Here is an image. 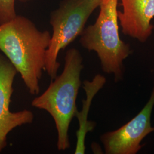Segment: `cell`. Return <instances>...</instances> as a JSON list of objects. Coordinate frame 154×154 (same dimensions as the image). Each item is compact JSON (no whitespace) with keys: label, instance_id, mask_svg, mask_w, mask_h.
I'll return each instance as SVG.
<instances>
[{"label":"cell","instance_id":"1","mask_svg":"<svg viewBox=\"0 0 154 154\" xmlns=\"http://www.w3.org/2000/svg\"><path fill=\"white\" fill-rule=\"evenodd\" d=\"M51 36L49 32L39 30L30 20L22 16L17 15L0 25V50L20 73L32 95L40 93Z\"/></svg>","mask_w":154,"mask_h":154},{"label":"cell","instance_id":"2","mask_svg":"<svg viewBox=\"0 0 154 154\" xmlns=\"http://www.w3.org/2000/svg\"><path fill=\"white\" fill-rule=\"evenodd\" d=\"M83 68L79 51L74 48L68 50L62 72L52 79L44 92L32 102L33 107L46 111L53 118L57 131V147L59 151H64L70 147L69 130L78 111L77 99Z\"/></svg>","mask_w":154,"mask_h":154},{"label":"cell","instance_id":"3","mask_svg":"<svg viewBox=\"0 0 154 154\" xmlns=\"http://www.w3.org/2000/svg\"><path fill=\"white\" fill-rule=\"evenodd\" d=\"M118 1L101 0L96 21L84 29L79 39L83 48L97 53L103 72L114 75L116 82L123 79V61L132 53L119 36Z\"/></svg>","mask_w":154,"mask_h":154},{"label":"cell","instance_id":"4","mask_svg":"<svg viewBox=\"0 0 154 154\" xmlns=\"http://www.w3.org/2000/svg\"><path fill=\"white\" fill-rule=\"evenodd\" d=\"M101 0H63L50 15L52 27L49 46L46 51L45 71L51 80L57 75L61 63L58 57L64 49L80 36L89 17Z\"/></svg>","mask_w":154,"mask_h":154},{"label":"cell","instance_id":"5","mask_svg":"<svg viewBox=\"0 0 154 154\" xmlns=\"http://www.w3.org/2000/svg\"><path fill=\"white\" fill-rule=\"evenodd\" d=\"M154 107V87L146 105L137 116L119 128L105 132L100 137L107 154H137L144 145L141 143L154 131L151 118Z\"/></svg>","mask_w":154,"mask_h":154},{"label":"cell","instance_id":"6","mask_svg":"<svg viewBox=\"0 0 154 154\" xmlns=\"http://www.w3.org/2000/svg\"><path fill=\"white\" fill-rule=\"evenodd\" d=\"M17 72L9 60L0 53V152L7 146L9 133L17 127L32 123L34 118L30 110L11 112L9 109Z\"/></svg>","mask_w":154,"mask_h":154},{"label":"cell","instance_id":"7","mask_svg":"<svg viewBox=\"0 0 154 154\" xmlns=\"http://www.w3.org/2000/svg\"><path fill=\"white\" fill-rule=\"evenodd\" d=\"M123 11H118V18L125 34L145 42L154 26V0H121Z\"/></svg>","mask_w":154,"mask_h":154},{"label":"cell","instance_id":"8","mask_svg":"<svg viewBox=\"0 0 154 154\" xmlns=\"http://www.w3.org/2000/svg\"><path fill=\"white\" fill-rule=\"evenodd\" d=\"M106 82L104 76L98 74L94 77L91 82L85 81L83 82V88L86 93L87 98L83 101V107L82 112L78 111L76 116L78 119L79 128L77 132V142L75 154H82L85 152V139L88 131L94 128V123L88 121V114L92 99L97 92L103 88Z\"/></svg>","mask_w":154,"mask_h":154},{"label":"cell","instance_id":"9","mask_svg":"<svg viewBox=\"0 0 154 154\" xmlns=\"http://www.w3.org/2000/svg\"><path fill=\"white\" fill-rule=\"evenodd\" d=\"M16 0H0V25L9 22L17 16Z\"/></svg>","mask_w":154,"mask_h":154},{"label":"cell","instance_id":"10","mask_svg":"<svg viewBox=\"0 0 154 154\" xmlns=\"http://www.w3.org/2000/svg\"><path fill=\"white\" fill-rule=\"evenodd\" d=\"M20 1L22 2H29V1H32L33 0H19Z\"/></svg>","mask_w":154,"mask_h":154}]
</instances>
